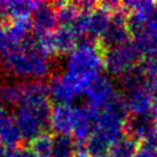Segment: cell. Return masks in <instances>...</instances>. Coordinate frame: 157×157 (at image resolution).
<instances>
[{"label": "cell", "mask_w": 157, "mask_h": 157, "mask_svg": "<svg viewBox=\"0 0 157 157\" xmlns=\"http://www.w3.org/2000/svg\"><path fill=\"white\" fill-rule=\"evenodd\" d=\"M48 84L31 80L23 85V96L16 110V124L26 140L36 139L49 126L51 116Z\"/></svg>", "instance_id": "cell-1"}, {"label": "cell", "mask_w": 157, "mask_h": 157, "mask_svg": "<svg viewBox=\"0 0 157 157\" xmlns=\"http://www.w3.org/2000/svg\"><path fill=\"white\" fill-rule=\"evenodd\" d=\"M103 70V54L94 40L85 38L67 55L61 74L77 96L85 94Z\"/></svg>", "instance_id": "cell-2"}, {"label": "cell", "mask_w": 157, "mask_h": 157, "mask_svg": "<svg viewBox=\"0 0 157 157\" xmlns=\"http://www.w3.org/2000/svg\"><path fill=\"white\" fill-rule=\"evenodd\" d=\"M6 66L13 75L22 79L41 80L52 71V61L49 56L40 52L35 40L15 49L6 59Z\"/></svg>", "instance_id": "cell-3"}, {"label": "cell", "mask_w": 157, "mask_h": 157, "mask_svg": "<svg viewBox=\"0 0 157 157\" xmlns=\"http://www.w3.org/2000/svg\"><path fill=\"white\" fill-rule=\"evenodd\" d=\"M139 53L131 43L105 49L103 53V69L115 77H122L126 71L135 67Z\"/></svg>", "instance_id": "cell-4"}, {"label": "cell", "mask_w": 157, "mask_h": 157, "mask_svg": "<svg viewBox=\"0 0 157 157\" xmlns=\"http://www.w3.org/2000/svg\"><path fill=\"white\" fill-rule=\"evenodd\" d=\"M123 98L128 113L133 116L153 115L156 102V85L149 80L141 86L125 91Z\"/></svg>", "instance_id": "cell-5"}, {"label": "cell", "mask_w": 157, "mask_h": 157, "mask_svg": "<svg viewBox=\"0 0 157 157\" xmlns=\"http://www.w3.org/2000/svg\"><path fill=\"white\" fill-rule=\"evenodd\" d=\"M121 95L109 77L102 76L93 82L85 92L86 107L94 111H101L109 107Z\"/></svg>", "instance_id": "cell-6"}, {"label": "cell", "mask_w": 157, "mask_h": 157, "mask_svg": "<svg viewBox=\"0 0 157 157\" xmlns=\"http://www.w3.org/2000/svg\"><path fill=\"white\" fill-rule=\"evenodd\" d=\"M131 31L127 25V15L123 7L113 13L111 22L103 36L101 37V45L108 49L111 47L130 43Z\"/></svg>", "instance_id": "cell-7"}, {"label": "cell", "mask_w": 157, "mask_h": 157, "mask_svg": "<svg viewBox=\"0 0 157 157\" xmlns=\"http://www.w3.org/2000/svg\"><path fill=\"white\" fill-rule=\"evenodd\" d=\"M31 17V28L36 37L52 33L53 31L56 30V25L59 24L54 5L46 2H40Z\"/></svg>", "instance_id": "cell-8"}, {"label": "cell", "mask_w": 157, "mask_h": 157, "mask_svg": "<svg viewBox=\"0 0 157 157\" xmlns=\"http://www.w3.org/2000/svg\"><path fill=\"white\" fill-rule=\"evenodd\" d=\"M125 130L135 141H149L157 139V121L154 115L148 116H133L128 119Z\"/></svg>", "instance_id": "cell-9"}, {"label": "cell", "mask_w": 157, "mask_h": 157, "mask_svg": "<svg viewBox=\"0 0 157 157\" xmlns=\"http://www.w3.org/2000/svg\"><path fill=\"white\" fill-rule=\"evenodd\" d=\"M76 121V107L56 105L51 110L49 127L56 135L72 134Z\"/></svg>", "instance_id": "cell-10"}, {"label": "cell", "mask_w": 157, "mask_h": 157, "mask_svg": "<svg viewBox=\"0 0 157 157\" xmlns=\"http://www.w3.org/2000/svg\"><path fill=\"white\" fill-rule=\"evenodd\" d=\"M96 111L88 107H76V121L72 134L75 140L80 144L86 142L95 130Z\"/></svg>", "instance_id": "cell-11"}, {"label": "cell", "mask_w": 157, "mask_h": 157, "mask_svg": "<svg viewBox=\"0 0 157 157\" xmlns=\"http://www.w3.org/2000/svg\"><path fill=\"white\" fill-rule=\"evenodd\" d=\"M113 13L100 5L91 12H87V24H86V38L94 40L101 38L111 22Z\"/></svg>", "instance_id": "cell-12"}, {"label": "cell", "mask_w": 157, "mask_h": 157, "mask_svg": "<svg viewBox=\"0 0 157 157\" xmlns=\"http://www.w3.org/2000/svg\"><path fill=\"white\" fill-rule=\"evenodd\" d=\"M49 99H52L56 105H70L78 96L76 95L71 87L66 83L61 75L54 76L48 84Z\"/></svg>", "instance_id": "cell-13"}, {"label": "cell", "mask_w": 157, "mask_h": 157, "mask_svg": "<svg viewBox=\"0 0 157 157\" xmlns=\"http://www.w3.org/2000/svg\"><path fill=\"white\" fill-rule=\"evenodd\" d=\"M55 52L60 54H69L79 44V37L71 28L61 26L52 32Z\"/></svg>", "instance_id": "cell-14"}, {"label": "cell", "mask_w": 157, "mask_h": 157, "mask_svg": "<svg viewBox=\"0 0 157 157\" xmlns=\"http://www.w3.org/2000/svg\"><path fill=\"white\" fill-rule=\"evenodd\" d=\"M131 44L139 55L148 57L157 49V35L147 29H141L133 33Z\"/></svg>", "instance_id": "cell-15"}, {"label": "cell", "mask_w": 157, "mask_h": 157, "mask_svg": "<svg viewBox=\"0 0 157 157\" xmlns=\"http://www.w3.org/2000/svg\"><path fill=\"white\" fill-rule=\"evenodd\" d=\"M77 141L70 135H56L53 140L52 157H76Z\"/></svg>", "instance_id": "cell-16"}, {"label": "cell", "mask_w": 157, "mask_h": 157, "mask_svg": "<svg viewBox=\"0 0 157 157\" xmlns=\"http://www.w3.org/2000/svg\"><path fill=\"white\" fill-rule=\"evenodd\" d=\"M56 9L57 22L61 26L71 28L78 18L80 14V9L77 7L75 2H56L53 4Z\"/></svg>", "instance_id": "cell-17"}, {"label": "cell", "mask_w": 157, "mask_h": 157, "mask_svg": "<svg viewBox=\"0 0 157 157\" xmlns=\"http://www.w3.org/2000/svg\"><path fill=\"white\" fill-rule=\"evenodd\" d=\"M138 149V144L130 135H123L122 138L110 147V157H134Z\"/></svg>", "instance_id": "cell-18"}, {"label": "cell", "mask_w": 157, "mask_h": 157, "mask_svg": "<svg viewBox=\"0 0 157 157\" xmlns=\"http://www.w3.org/2000/svg\"><path fill=\"white\" fill-rule=\"evenodd\" d=\"M39 4L37 1H14L7 4V10L16 20H28L32 16Z\"/></svg>", "instance_id": "cell-19"}, {"label": "cell", "mask_w": 157, "mask_h": 157, "mask_svg": "<svg viewBox=\"0 0 157 157\" xmlns=\"http://www.w3.org/2000/svg\"><path fill=\"white\" fill-rule=\"evenodd\" d=\"M53 140L48 133H43L31 141V151L35 157H52Z\"/></svg>", "instance_id": "cell-20"}, {"label": "cell", "mask_w": 157, "mask_h": 157, "mask_svg": "<svg viewBox=\"0 0 157 157\" xmlns=\"http://www.w3.org/2000/svg\"><path fill=\"white\" fill-rule=\"evenodd\" d=\"M0 136L7 144H15L22 139V133L16 122L12 119H1L0 122Z\"/></svg>", "instance_id": "cell-21"}, {"label": "cell", "mask_w": 157, "mask_h": 157, "mask_svg": "<svg viewBox=\"0 0 157 157\" xmlns=\"http://www.w3.org/2000/svg\"><path fill=\"white\" fill-rule=\"evenodd\" d=\"M2 98L7 103L20 105L23 96V85H9L2 90Z\"/></svg>", "instance_id": "cell-22"}, {"label": "cell", "mask_w": 157, "mask_h": 157, "mask_svg": "<svg viewBox=\"0 0 157 157\" xmlns=\"http://www.w3.org/2000/svg\"><path fill=\"white\" fill-rule=\"evenodd\" d=\"M141 67L144 68V72L147 74L149 79L156 85L157 87V49L156 52L153 53L151 55L146 57L144 63Z\"/></svg>", "instance_id": "cell-23"}, {"label": "cell", "mask_w": 157, "mask_h": 157, "mask_svg": "<svg viewBox=\"0 0 157 157\" xmlns=\"http://www.w3.org/2000/svg\"><path fill=\"white\" fill-rule=\"evenodd\" d=\"M134 157H157V139L141 142L138 146Z\"/></svg>", "instance_id": "cell-24"}, {"label": "cell", "mask_w": 157, "mask_h": 157, "mask_svg": "<svg viewBox=\"0 0 157 157\" xmlns=\"http://www.w3.org/2000/svg\"><path fill=\"white\" fill-rule=\"evenodd\" d=\"M76 157H91V156L85 151V149H79L77 155H76Z\"/></svg>", "instance_id": "cell-25"}, {"label": "cell", "mask_w": 157, "mask_h": 157, "mask_svg": "<svg viewBox=\"0 0 157 157\" xmlns=\"http://www.w3.org/2000/svg\"><path fill=\"white\" fill-rule=\"evenodd\" d=\"M101 157H110L109 154H107V155H105V156H101Z\"/></svg>", "instance_id": "cell-26"}]
</instances>
